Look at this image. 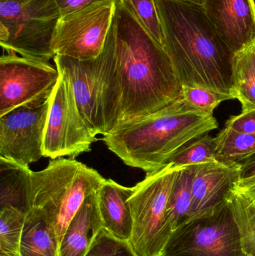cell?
<instances>
[{
	"label": "cell",
	"mask_w": 255,
	"mask_h": 256,
	"mask_svg": "<svg viewBox=\"0 0 255 256\" xmlns=\"http://www.w3.org/2000/svg\"><path fill=\"white\" fill-rule=\"evenodd\" d=\"M211 24L234 54L255 40V0H205Z\"/></svg>",
	"instance_id": "12"
},
{
	"label": "cell",
	"mask_w": 255,
	"mask_h": 256,
	"mask_svg": "<svg viewBox=\"0 0 255 256\" xmlns=\"http://www.w3.org/2000/svg\"><path fill=\"white\" fill-rule=\"evenodd\" d=\"M217 128L213 114L192 109L181 98L156 114L117 128L102 140L125 165L149 174L163 168L186 144Z\"/></svg>",
	"instance_id": "3"
},
{
	"label": "cell",
	"mask_w": 255,
	"mask_h": 256,
	"mask_svg": "<svg viewBox=\"0 0 255 256\" xmlns=\"http://www.w3.org/2000/svg\"><path fill=\"white\" fill-rule=\"evenodd\" d=\"M30 0H0V2H10L19 3V4H23V3L28 2Z\"/></svg>",
	"instance_id": "31"
},
{
	"label": "cell",
	"mask_w": 255,
	"mask_h": 256,
	"mask_svg": "<svg viewBox=\"0 0 255 256\" xmlns=\"http://www.w3.org/2000/svg\"><path fill=\"white\" fill-rule=\"evenodd\" d=\"M53 60L59 74L68 82L79 112L91 134L94 136L103 135L97 105L95 58L82 61L55 56Z\"/></svg>",
	"instance_id": "13"
},
{
	"label": "cell",
	"mask_w": 255,
	"mask_h": 256,
	"mask_svg": "<svg viewBox=\"0 0 255 256\" xmlns=\"http://www.w3.org/2000/svg\"><path fill=\"white\" fill-rule=\"evenodd\" d=\"M225 128H230L238 132L255 135V112H241L231 117L226 122Z\"/></svg>",
	"instance_id": "27"
},
{
	"label": "cell",
	"mask_w": 255,
	"mask_h": 256,
	"mask_svg": "<svg viewBox=\"0 0 255 256\" xmlns=\"http://www.w3.org/2000/svg\"><path fill=\"white\" fill-rule=\"evenodd\" d=\"M215 154L220 162L240 164L255 154V135L224 128L214 138Z\"/></svg>",
	"instance_id": "20"
},
{
	"label": "cell",
	"mask_w": 255,
	"mask_h": 256,
	"mask_svg": "<svg viewBox=\"0 0 255 256\" xmlns=\"http://www.w3.org/2000/svg\"><path fill=\"white\" fill-rule=\"evenodd\" d=\"M85 256H139L130 242L101 230Z\"/></svg>",
	"instance_id": "26"
},
{
	"label": "cell",
	"mask_w": 255,
	"mask_h": 256,
	"mask_svg": "<svg viewBox=\"0 0 255 256\" xmlns=\"http://www.w3.org/2000/svg\"><path fill=\"white\" fill-rule=\"evenodd\" d=\"M53 224L44 212L31 208L25 216L21 244L22 256H60Z\"/></svg>",
	"instance_id": "17"
},
{
	"label": "cell",
	"mask_w": 255,
	"mask_h": 256,
	"mask_svg": "<svg viewBox=\"0 0 255 256\" xmlns=\"http://www.w3.org/2000/svg\"><path fill=\"white\" fill-rule=\"evenodd\" d=\"M244 254L255 256V207L232 191L228 200Z\"/></svg>",
	"instance_id": "21"
},
{
	"label": "cell",
	"mask_w": 255,
	"mask_h": 256,
	"mask_svg": "<svg viewBox=\"0 0 255 256\" xmlns=\"http://www.w3.org/2000/svg\"><path fill=\"white\" fill-rule=\"evenodd\" d=\"M144 30L161 46L164 43L163 26L156 0H121Z\"/></svg>",
	"instance_id": "24"
},
{
	"label": "cell",
	"mask_w": 255,
	"mask_h": 256,
	"mask_svg": "<svg viewBox=\"0 0 255 256\" xmlns=\"http://www.w3.org/2000/svg\"><path fill=\"white\" fill-rule=\"evenodd\" d=\"M156 2L163 48L181 85L232 96L235 54L217 34L202 4L185 0Z\"/></svg>",
	"instance_id": "2"
},
{
	"label": "cell",
	"mask_w": 255,
	"mask_h": 256,
	"mask_svg": "<svg viewBox=\"0 0 255 256\" xmlns=\"http://www.w3.org/2000/svg\"><path fill=\"white\" fill-rule=\"evenodd\" d=\"M116 2L94 3L58 20L53 40L55 56L92 60L103 52L113 24Z\"/></svg>",
	"instance_id": "7"
},
{
	"label": "cell",
	"mask_w": 255,
	"mask_h": 256,
	"mask_svg": "<svg viewBox=\"0 0 255 256\" xmlns=\"http://www.w3.org/2000/svg\"><path fill=\"white\" fill-rule=\"evenodd\" d=\"M185 1L191 2L198 3V4H203L205 0H185Z\"/></svg>",
	"instance_id": "32"
},
{
	"label": "cell",
	"mask_w": 255,
	"mask_h": 256,
	"mask_svg": "<svg viewBox=\"0 0 255 256\" xmlns=\"http://www.w3.org/2000/svg\"><path fill=\"white\" fill-rule=\"evenodd\" d=\"M164 256H248L229 203L212 214L190 220L174 231Z\"/></svg>",
	"instance_id": "6"
},
{
	"label": "cell",
	"mask_w": 255,
	"mask_h": 256,
	"mask_svg": "<svg viewBox=\"0 0 255 256\" xmlns=\"http://www.w3.org/2000/svg\"><path fill=\"white\" fill-rule=\"evenodd\" d=\"M99 118L106 136L181 98L182 85L164 48L121 0L104 49L95 58Z\"/></svg>",
	"instance_id": "1"
},
{
	"label": "cell",
	"mask_w": 255,
	"mask_h": 256,
	"mask_svg": "<svg viewBox=\"0 0 255 256\" xmlns=\"http://www.w3.org/2000/svg\"><path fill=\"white\" fill-rule=\"evenodd\" d=\"M194 166L180 168L168 201L166 219L173 231L189 219Z\"/></svg>",
	"instance_id": "19"
},
{
	"label": "cell",
	"mask_w": 255,
	"mask_h": 256,
	"mask_svg": "<svg viewBox=\"0 0 255 256\" xmlns=\"http://www.w3.org/2000/svg\"><path fill=\"white\" fill-rule=\"evenodd\" d=\"M50 97L0 117V158L29 167L43 158Z\"/></svg>",
	"instance_id": "10"
},
{
	"label": "cell",
	"mask_w": 255,
	"mask_h": 256,
	"mask_svg": "<svg viewBox=\"0 0 255 256\" xmlns=\"http://www.w3.org/2000/svg\"><path fill=\"white\" fill-rule=\"evenodd\" d=\"M180 168L167 164L146 174L133 188L128 204L133 218L130 244L139 256L163 255L174 231L166 219L169 195Z\"/></svg>",
	"instance_id": "4"
},
{
	"label": "cell",
	"mask_w": 255,
	"mask_h": 256,
	"mask_svg": "<svg viewBox=\"0 0 255 256\" xmlns=\"http://www.w3.org/2000/svg\"><path fill=\"white\" fill-rule=\"evenodd\" d=\"M26 214L13 208L0 210V256H22L21 244Z\"/></svg>",
	"instance_id": "22"
},
{
	"label": "cell",
	"mask_w": 255,
	"mask_h": 256,
	"mask_svg": "<svg viewBox=\"0 0 255 256\" xmlns=\"http://www.w3.org/2000/svg\"><path fill=\"white\" fill-rule=\"evenodd\" d=\"M97 141L82 118L67 80L60 75L50 96L43 142V158H75Z\"/></svg>",
	"instance_id": "9"
},
{
	"label": "cell",
	"mask_w": 255,
	"mask_h": 256,
	"mask_svg": "<svg viewBox=\"0 0 255 256\" xmlns=\"http://www.w3.org/2000/svg\"><path fill=\"white\" fill-rule=\"evenodd\" d=\"M60 78L49 62L7 52L0 58V117L50 97Z\"/></svg>",
	"instance_id": "8"
},
{
	"label": "cell",
	"mask_w": 255,
	"mask_h": 256,
	"mask_svg": "<svg viewBox=\"0 0 255 256\" xmlns=\"http://www.w3.org/2000/svg\"><path fill=\"white\" fill-rule=\"evenodd\" d=\"M232 96L241 112H255V40L234 56Z\"/></svg>",
	"instance_id": "18"
},
{
	"label": "cell",
	"mask_w": 255,
	"mask_h": 256,
	"mask_svg": "<svg viewBox=\"0 0 255 256\" xmlns=\"http://www.w3.org/2000/svg\"><path fill=\"white\" fill-rule=\"evenodd\" d=\"M103 1L117 2L118 0H55L61 16L80 10L94 3Z\"/></svg>",
	"instance_id": "28"
},
{
	"label": "cell",
	"mask_w": 255,
	"mask_h": 256,
	"mask_svg": "<svg viewBox=\"0 0 255 256\" xmlns=\"http://www.w3.org/2000/svg\"><path fill=\"white\" fill-rule=\"evenodd\" d=\"M233 192L255 207V178L240 180L234 188Z\"/></svg>",
	"instance_id": "29"
},
{
	"label": "cell",
	"mask_w": 255,
	"mask_h": 256,
	"mask_svg": "<svg viewBox=\"0 0 255 256\" xmlns=\"http://www.w3.org/2000/svg\"><path fill=\"white\" fill-rule=\"evenodd\" d=\"M133 188H126L113 180H106L97 192L103 230L117 238L130 242L133 218L128 200Z\"/></svg>",
	"instance_id": "14"
},
{
	"label": "cell",
	"mask_w": 255,
	"mask_h": 256,
	"mask_svg": "<svg viewBox=\"0 0 255 256\" xmlns=\"http://www.w3.org/2000/svg\"><path fill=\"white\" fill-rule=\"evenodd\" d=\"M253 178H255V154L240 164V180H251Z\"/></svg>",
	"instance_id": "30"
},
{
	"label": "cell",
	"mask_w": 255,
	"mask_h": 256,
	"mask_svg": "<svg viewBox=\"0 0 255 256\" xmlns=\"http://www.w3.org/2000/svg\"><path fill=\"white\" fill-rule=\"evenodd\" d=\"M240 180V164L208 162L194 166L189 219L212 214L227 203Z\"/></svg>",
	"instance_id": "11"
},
{
	"label": "cell",
	"mask_w": 255,
	"mask_h": 256,
	"mask_svg": "<svg viewBox=\"0 0 255 256\" xmlns=\"http://www.w3.org/2000/svg\"><path fill=\"white\" fill-rule=\"evenodd\" d=\"M31 173L29 167L0 158V209L31 210Z\"/></svg>",
	"instance_id": "16"
},
{
	"label": "cell",
	"mask_w": 255,
	"mask_h": 256,
	"mask_svg": "<svg viewBox=\"0 0 255 256\" xmlns=\"http://www.w3.org/2000/svg\"><path fill=\"white\" fill-rule=\"evenodd\" d=\"M215 161L218 160L216 158L214 138L205 134L180 149L167 164L177 168H184Z\"/></svg>",
	"instance_id": "23"
},
{
	"label": "cell",
	"mask_w": 255,
	"mask_h": 256,
	"mask_svg": "<svg viewBox=\"0 0 255 256\" xmlns=\"http://www.w3.org/2000/svg\"><path fill=\"white\" fill-rule=\"evenodd\" d=\"M55 0L0 2V44L7 52L49 62L54 60L53 40L61 18Z\"/></svg>",
	"instance_id": "5"
},
{
	"label": "cell",
	"mask_w": 255,
	"mask_h": 256,
	"mask_svg": "<svg viewBox=\"0 0 255 256\" xmlns=\"http://www.w3.org/2000/svg\"></svg>",
	"instance_id": "33"
},
{
	"label": "cell",
	"mask_w": 255,
	"mask_h": 256,
	"mask_svg": "<svg viewBox=\"0 0 255 256\" xmlns=\"http://www.w3.org/2000/svg\"><path fill=\"white\" fill-rule=\"evenodd\" d=\"M97 192L85 200L69 225L60 244V256H86L96 238L103 230Z\"/></svg>",
	"instance_id": "15"
},
{
	"label": "cell",
	"mask_w": 255,
	"mask_h": 256,
	"mask_svg": "<svg viewBox=\"0 0 255 256\" xmlns=\"http://www.w3.org/2000/svg\"><path fill=\"white\" fill-rule=\"evenodd\" d=\"M181 98L192 109L208 114H214V110L223 102L235 100L231 94L189 86H182Z\"/></svg>",
	"instance_id": "25"
}]
</instances>
